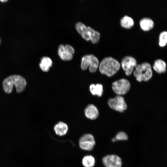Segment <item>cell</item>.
Wrapping results in <instances>:
<instances>
[{"label": "cell", "instance_id": "obj_1", "mask_svg": "<svg viewBox=\"0 0 167 167\" xmlns=\"http://www.w3.org/2000/svg\"><path fill=\"white\" fill-rule=\"evenodd\" d=\"M26 84V81L23 77L19 75H13L5 78L2 84L4 92L9 94L12 92L14 85L16 87L17 92L19 93L24 89Z\"/></svg>", "mask_w": 167, "mask_h": 167}, {"label": "cell", "instance_id": "obj_2", "mask_svg": "<svg viewBox=\"0 0 167 167\" xmlns=\"http://www.w3.org/2000/svg\"><path fill=\"white\" fill-rule=\"evenodd\" d=\"M120 67V63L110 57L104 58L99 64L100 72L108 77H111L116 74Z\"/></svg>", "mask_w": 167, "mask_h": 167}, {"label": "cell", "instance_id": "obj_3", "mask_svg": "<svg viewBox=\"0 0 167 167\" xmlns=\"http://www.w3.org/2000/svg\"><path fill=\"white\" fill-rule=\"evenodd\" d=\"M134 75L139 82L147 81L153 75L152 67L150 64L144 62L137 65L134 71Z\"/></svg>", "mask_w": 167, "mask_h": 167}, {"label": "cell", "instance_id": "obj_4", "mask_svg": "<svg viewBox=\"0 0 167 167\" xmlns=\"http://www.w3.org/2000/svg\"><path fill=\"white\" fill-rule=\"evenodd\" d=\"M99 65L97 58L92 54L87 55L82 58L81 67L83 70H86L89 66V70L91 73L95 72Z\"/></svg>", "mask_w": 167, "mask_h": 167}, {"label": "cell", "instance_id": "obj_5", "mask_svg": "<svg viewBox=\"0 0 167 167\" xmlns=\"http://www.w3.org/2000/svg\"><path fill=\"white\" fill-rule=\"evenodd\" d=\"M96 141L94 136L91 134H85L80 138L79 144L80 148L86 151L92 150L95 145Z\"/></svg>", "mask_w": 167, "mask_h": 167}, {"label": "cell", "instance_id": "obj_6", "mask_svg": "<svg viewBox=\"0 0 167 167\" xmlns=\"http://www.w3.org/2000/svg\"><path fill=\"white\" fill-rule=\"evenodd\" d=\"M112 87L116 94L121 96L128 92L130 88V83L127 79H122L113 82Z\"/></svg>", "mask_w": 167, "mask_h": 167}, {"label": "cell", "instance_id": "obj_7", "mask_svg": "<svg viewBox=\"0 0 167 167\" xmlns=\"http://www.w3.org/2000/svg\"><path fill=\"white\" fill-rule=\"evenodd\" d=\"M108 104L111 108L120 112H123L127 108L124 98L119 95L109 99L108 101Z\"/></svg>", "mask_w": 167, "mask_h": 167}, {"label": "cell", "instance_id": "obj_8", "mask_svg": "<svg viewBox=\"0 0 167 167\" xmlns=\"http://www.w3.org/2000/svg\"><path fill=\"white\" fill-rule=\"evenodd\" d=\"M121 65L126 75L129 76L132 74L134 68L137 65V61L134 57L126 56L122 59Z\"/></svg>", "mask_w": 167, "mask_h": 167}, {"label": "cell", "instance_id": "obj_9", "mask_svg": "<svg viewBox=\"0 0 167 167\" xmlns=\"http://www.w3.org/2000/svg\"><path fill=\"white\" fill-rule=\"evenodd\" d=\"M102 161L105 167H121L122 165L121 158L115 154L105 156L102 158Z\"/></svg>", "mask_w": 167, "mask_h": 167}, {"label": "cell", "instance_id": "obj_10", "mask_svg": "<svg viewBox=\"0 0 167 167\" xmlns=\"http://www.w3.org/2000/svg\"><path fill=\"white\" fill-rule=\"evenodd\" d=\"M76 28L82 36L87 41L91 40V29L90 27H86L83 23L79 22L75 25Z\"/></svg>", "mask_w": 167, "mask_h": 167}, {"label": "cell", "instance_id": "obj_11", "mask_svg": "<svg viewBox=\"0 0 167 167\" xmlns=\"http://www.w3.org/2000/svg\"><path fill=\"white\" fill-rule=\"evenodd\" d=\"M166 62L161 59L158 58L155 60L152 65L154 71L159 74L165 73L167 71Z\"/></svg>", "mask_w": 167, "mask_h": 167}, {"label": "cell", "instance_id": "obj_12", "mask_svg": "<svg viewBox=\"0 0 167 167\" xmlns=\"http://www.w3.org/2000/svg\"><path fill=\"white\" fill-rule=\"evenodd\" d=\"M86 117L88 119L94 120L96 119L99 115V112L97 108L93 105H88L84 110Z\"/></svg>", "mask_w": 167, "mask_h": 167}, {"label": "cell", "instance_id": "obj_13", "mask_svg": "<svg viewBox=\"0 0 167 167\" xmlns=\"http://www.w3.org/2000/svg\"><path fill=\"white\" fill-rule=\"evenodd\" d=\"M139 25L141 29L144 31H148L154 27V23L150 18L145 17L141 19L139 21Z\"/></svg>", "mask_w": 167, "mask_h": 167}, {"label": "cell", "instance_id": "obj_14", "mask_svg": "<svg viewBox=\"0 0 167 167\" xmlns=\"http://www.w3.org/2000/svg\"><path fill=\"white\" fill-rule=\"evenodd\" d=\"M68 129L67 125L62 122L57 123L54 127L55 134L59 136H63L66 135Z\"/></svg>", "mask_w": 167, "mask_h": 167}, {"label": "cell", "instance_id": "obj_15", "mask_svg": "<svg viewBox=\"0 0 167 167\" xmlns=\"http://www.w3.org/2000/svg\"><path fill=\"white\" fill-rule=\"evenodd\" d=\"M58 53L60 58L63 60L69 61L73 58V54L66 51L62 44L59 46Z\"/></svg>", "mask_w": 167, "mask_h": 167}, {"label": "cell", "instance_id": "obj_16", "mask_svg": "<svg viewBox=\"0 0 167 167\" xmlns=\"http://www.w3.org/2000/svg\"><path fill=\"white\" fill-rule=\"evenodd\" d=\"M120 23L122 27L129 29L133 26L134 22L131 17L126 15L121 18L120 20Z\"/></svg>", "mask_w": 167, "mask_h": 167}, {"label": "cell", "instance_id": "obj_17", "mask_svg": "<svg viewBox=\"0 0 167 167\" xmlns=\"http://www.w3.org/2000/svg\"><path fill=\"white\" fill-rule=\"evenodd\" d=\"M52 62L51 59L48 57H44L41 59L39 66L41 70L44 72H48L49 67L52 65Z\"/></svg>", "mask_w": 167, "mask_h": 167}, {"label": "cell", "instance_id": "obj_18", "mask_svg": "<svg viewBox=\"0 0 167 167\" xmlns=\"http://www.w3.org/2000/svg\"><path fill=\"white\" fill-rule=\"evenodd\" d=\"M89 90L92 95L101 96L103 92V87L101 84H92L89 87Z\"/></svg>", "mask_w": 167, "mask_h": 167}, {"label": "cell", "instance_id": "obj_19", "mask_svg": "<svg viewBox=\"0 0 167 167\" xmlns=\"http://www.w3.org/2000/svg\"><path fill=\"white\" fill-rule=\"evenodd\" d=\"M82 163L84 167H94L96 160L93 156L91 155H87L82 158Z\"/></svg>", "mask_w": 167, "mask_h": 167}, {"label": "cell", "instance_id": "obj_20", "mask_svg": "<svg viewBox=\"0 0 167 167\" xmlns=\"http://www.w3.org/2000/svg\"><path fill=\"white\" fill-rule=\"evenodd\" d=\"M158 44L161 47H165L167 45V31L161 32L159 36Z\"/></svg>", "mask_w": 167, "mask_h": 167}, {"label": "cell", "instance_id": "obj_21", "mask_svg": "<svg viewBox=\"0 0 167 167\" xmlns=\"http://www.w3.org/2000/svg\"><path fill=\"white\" fill-rule=\"evenodd\" d=\"M101 34L99 32L92 28L91 29V40L93 44L96 43L99 41Z\"/></svg>", "mask_w": 167, "mask_h": 167}, {"label": "cell", "instance_id": "obj_22", "mask_svg": "<svg viewBox=\"0 0 167 167\" xmlns=\"http://www.w3.org/2000/svg\"><path fill=\"white\" fill-rule=\"evenodd\" d=\"M116 141H123L127 140L128 139L127 135L122 131L118 132L114 138Z\"/></svg>", "mask_w": 167, "mask_h": 167}, {"label": "cell", "instance_id": "obj_23", "mask_svg": "<svg viewBox=\"0 0 167 167\" xmlns=\"http://www.w3.org/2000/svg\"><path fill=\"white\" fill-rule=\"evenodd\" d=\"M64 47L65 50L66 51L71 54H73L74 53V49L71 46L69 45H67L64 46Z\"/></svg>", "mask_w": 167, "mask_h": 167}, {"label": "cell", "instance_id": "obj_24", "mask_svg": "<svg viewBox=\"0 0 167 167\" xmlns=\"http://www.w3.org/2000/svg\"><path fill=\"white\" fill-rule=\"evenodd\" d=\"M8 1L7 0H0V2H6Z\"/></svg>", "mask_w": 167, "mask_h": 167}, {"label": "cell", "instance_id": "obj_25", "mask_svg": "<svg viewBox=\"0 0 167 167\" xmlns=\"http://www.w3.org/2000/svg\"></svg>", "mask_w": 167, "mask_h": 167}]
</instances>
